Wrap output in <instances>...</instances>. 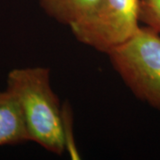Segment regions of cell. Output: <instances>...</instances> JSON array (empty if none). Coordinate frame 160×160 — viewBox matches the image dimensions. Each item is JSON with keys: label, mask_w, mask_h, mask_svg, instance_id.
Instances as JSON below:
<instances>
[{"label": "cell", "mask_w": 160, "mask_h": 160, "mask_svg": "<svg viewBox=\"0 0 160 160\" xmlns=\"http://www.w3.org/2000/svg\"><path fill=\"white\" fill-rule=\"evenodd\" d=\"M29 142L22 109L16 96L6 89L0 92V146Z\"/></svg>", "instance_id": "4"}, {"label": "cell", "mask_w": 160, "mask_h": 160, "mask_svg": "<svg viewBox=\"0 0 160 160\" xmlns=\"http://www.w3.org/2000/svg\"><path fill=\"white\" fill-rule=\"evenodd\" d=\"M139 21L160 33V0H140Z\"/></svg>", "instance_id": "6"}, {"label": "cell", "mask_w": 160, "mask_h": 160, "mask_svg": "<svg viewBox=\"0 0 160 160\" xmlns=\"http://www.w3.org/2000/svg\"><path fill=\"white\" fill-rule=\"evenodd\" d=\"M107 55L132 93L160 112V33L140 26Z\"/></svg>", "instance_id": "2"}, {"label": "cell", "mask_w": 160, "mask_h": 160, "mask_svg": "<svg viewBox=\"0 0 160 160\" xmlns=\"http://www.w3.org/2000/svg\"><path fill=\"white\" fill-rule=\"evenodd\" d=\"M50 73L45 67L12 69L7 77L6 89L20 102L29 142L62 155L68 145L65 111L52 88Z\"/></svg>", "instance_id": "1"}, {"label": "cell", "mask_w": 160, "mask_h": 160, "mask_svg": "<svg viewBox=\"0 0 160 160\" xmlns=\"http://www.w3.org/2000/svg\"><path fill=\"white\" fill-rule=\"evenodd\" d=\"M139 10L140 0H101L92 15L69 28L81 44L107 54L137 31Z\"/></svg>", "instance_id": "3"}, {"label": "cell", "mask_w": 160, "mask_h": 160, "mask_svg": "<svg viewBox=\"0 0 160 160\" xmlns=\"http://www.w3.org/2000/svg\"><path fill=\"white\" fill-rule=\"evenodd\" d=\"M40 7L57 22L70 27L86 20L96 10L101 0H38Z\"/></svg>", "instance_id": "5"}]
</instances>
